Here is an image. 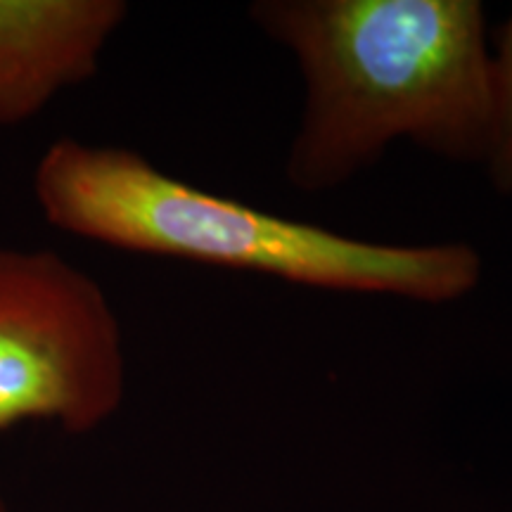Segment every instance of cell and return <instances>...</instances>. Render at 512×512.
Segmentation results:
<instances>
[{"label": "cell", "mask_w": 512, "mask_h": 512, "mask_svg": "<svg viewBox=\"0 0 512 512\" xmlns=\"http://www.w3.org/2000/svg\"><path fill=\"white\" fill-rule=\"evenodd\" d=\"M249 17L290 50L304 110L287 183L323 192L406 138L458 164H486L494 60L477 0H259Z\"/></svg>", "instance_id": "1"}, {"label": "cell", "mask_w": 512, "mask_h": 512, "mask_svg": "<svg viewBox=\"0 0 512 512\" xmlns=\"http://www.w3.org/2000/svg\"><path fill=\"white\" fill-rule=\"evenodd\" d=\"M31 190L53 228L133 254L418 304L458 302L482 280V256L465 242L351 238L197 188L119 145L53 140L36 159Z\"/></svg>", "instance_id": "2"}, {"label": "cell", "mask_w": 512, "mask_h": 512, "mask_svg": "<svg viewBox=\"0 0 512 512\" xmlns=\"http://www.w3.org/2000/svg\"><path fill=\"white\" fill-rule=\"evenodd\" d=\"M124 394V335L98 280L53 249L0 245V434L91 432Z\"/></svg>", "instance_id": "3"}, {"label": "cell", "mask_w": 512, "mask_h": 512, "mask_svg": "<svg viewBox=\"0 0 512 512\" xmlns=\"http://www.w3.org/2000/svg\"><path fill=\"white\" fill-rule=\"evenodd\" d=\"M126 15L121 0H0V128L91 79Z\"/></svg>", "instance_id": "4"}, {"label": "cell", "mask_w": 512, "mask_h": 512, "mask_svg": "<svg viewBox=\"0 0 512 512\" xmlns=\"http://www.w3.org/2000/svg\"><path fill=\"white\" fill-rule=\"evenodd\" d=\"M491 60H494V140L486 166L496 188L512 192V12L498 31Z\"/></svg>", "instance_id": "5"}, {"label": "cell", "mask_w": 512, "mask_h": 512, "mask_svg": "<svg viewBox=\"0 0 512 512\" xmlns=\"http://www.w3.org/2000/svg\"><path fill=\"white\" fill-rule=\"evenodd\" d=\"M0 512H10L8 505H5V501H3V496H0Z\"/></svg>", "instance_id": "6"}]
</instances>
